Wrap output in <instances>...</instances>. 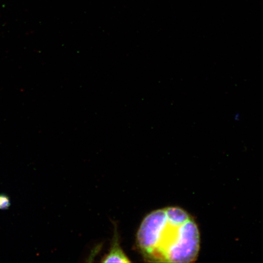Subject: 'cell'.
I'll return each mask as SVG.
<instances>
[{
    "instance_id": "cell-1",
    "label": "cell",
    "mask_w": 263,
    "mask_h": 263,
    "mask_svg": "<svg viewBox=\"0 0 263 263\" xmlns=\"http://www.w3.org/2000/svg\"><path fill=\"white\" fill-rule=\"evenodd\" d=\"M136 240L144 258L151 262H193L200 248L197 225L185 210L176 207L155 210L146 215Z\"/></svg>"
},
{
    "instance_id": "cell-2",
    "label": "cell",
    "mask_w": 263,
    "mask_h": 263,
    "mask_svg": "<svg viewBox=\"0 0 263 263\" xmlns=\"http://www.w3.org/2000/svg\"><path fill=\"white\" fill-rule=\"evenodd\" d=\"M102 263H130L131 261L122 249L120 243L117 229L114 224L113 234L110 248L107 254L102 258Z\"/></svg>"
},
{
    "instance_id": "cell-3",
    "label": "cell",
    "mask_w": 263,
    "mask_h": 263,
    "mask_svg": "<svg viewBox=\"0 0 263 263\" xmlns=\"http://www.w3.org/2000/svg\"><path fill=\"white\" fill-rule=\"evenodd\" d=\"M9 198L5 194H0V209H7L10 206Z\"/></svg>"
}]
</instances>
